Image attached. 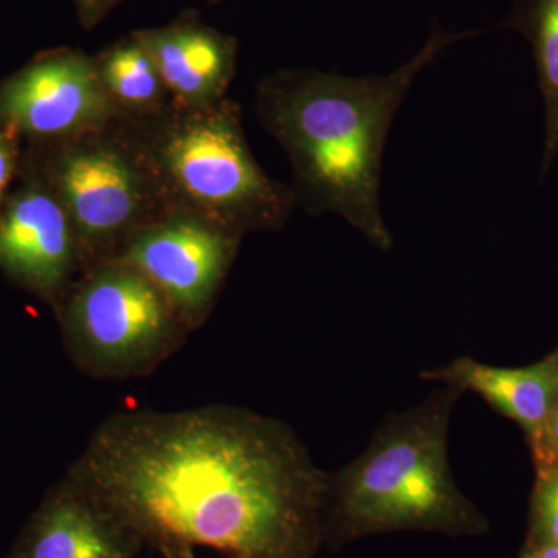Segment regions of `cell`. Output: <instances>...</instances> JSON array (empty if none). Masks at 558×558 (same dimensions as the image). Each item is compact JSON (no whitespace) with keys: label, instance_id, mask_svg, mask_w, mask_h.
<instances>
[{"label":"cell","instance_id":"cell-15","mask_svg":"<svg viewBox=\"0 0 558 558\" xmlns=\"http://www.w3.org/2000/svg\"><path fill=\"white\" fill-rule=\"evenodd\" d=\"M526 545L558 546V464L535 472Z\"/></svg>","mask_w":558,"mask_h":558},{"label":"cell","instance_id":"cell-7","mask_svg":"<svg viewBox=\"0 0 558 558\" xmlns=\"http://www.w3.org/2000/svg\"><path fill=\"white\" fill-rule=\"evenodd\" d=\"M242 238L190 213L170 211L138 230L116 259L142 271L193 332L211 314Z\"/></svg>","mask_w":558,"mask_h":558},{"label":"cell","instance_id":"cell-6","mask_svg":"<svg viewBox=\"0 0 558 558\" xmlns=\"http://www.w3.org/2000/svg\"><path fill=\"white\" fill-rule=\"evenodd\" d=\"M49 145L40 180L68 213L83 274L116 259L138 230L170 213L121 117Z\"/></svg>","mask_w":558,"mask_h":558},{"label":"cell","instance_id":"cell-8","mask_svg":"<svg viewBox=\"0 0 558 558\" xmlns=\"http://www.w3.org/2000/svg\"><path fill=\"white\" fill-rule=\"evenodd\" d=\"M120 117L95 58L83 51H51L0 84V131L14 135L60 142Z\"/></svg>","mask_w":558,"mask_h":558},{"label":"cell","instance_id":"cell-13","mask_svg":"<svg viewBox=\"0 0 558 558\" xmlns=\"http://www.w3.org/2000/svg\"><path fill=\"white\" fill-rule=\"evenodd\" d=\"M523 35L531 44L538 89L545 108L542 180L558 159V0H513L498 25Z\"/></svg>","mask_w":558,"mask_h":558},{"label":"cell","instance_id":"cell-12","mask_svg":"<svg viewBox=\"0 0 558 558\" xmlns=\"http://www.w3.org/2000/svg\"><path fill=\"white\" fill-rule=\"evenodd\" d=\"M421 379L475 392L497 413L515 422L531 438L545 424L558 400L556 357L553 352L539 362L519 368L487 365L459 357L439 368L422 371Z\"/></svg>","mask_w":558,"mask_h":558},{"label":"cell","instance_id":"cell-21","mask_svg":"<svg viewBox=\"0 0 558 558\" xmlns=\"http://www.w3.org/2000/svg\"><path fill=\"white\" fill-rule=\"evenodd\" d=\"M554 357H556V366H557V380H558V348L556 351H553Z\"/></svg>","mask_w":558,"mask_h":558},{"label":"cell","instance_id":"cell-14","mask_svg":"<svg viewBox=\"0 0 558 558\" xmlns=\"http://www.w3.org/2000/svg\"><path fill=\"white\" fill-rule=\"evenodd\" d=\"M95 65L121 117L153 116L172 100L153 58L132 35L102 50L95 57Z\"/></svg>","mask_w":558,"mask_h":558},{"label":"cell","instance_id":"cell-4","mask_svg":"<svg viewBox=\"0 0 558 558\" xmlns=\"http://www.w3.org/2000/svg\"><path fill=\"white\" fill-rule=\"evenodd\" d=\"M121 120L168 211L190 213L241 236L274 233L289 222L292 190L259 167L236 102L171 100L153 116Z\"/></svg>","mask_w":558,"mask_h":558},{"label":"cell","instance_id":"cell-16","mask_svg":"<svg viewBox=\"0 0 558 558\" xmlns=\"http://www.w3.org/2000/svg\"><path fill=\"white\" fill-rule=\"evenodd\" d=\"M535 472L558 464V400L545 424L526 439Z\"/></svg>","mask_w":558,"mask_h":558},{"label":"cell","instance_id":"cell-20","mask_svg":"<svg viewBox=\"0 0 558 558\" xmlns=\"http://www.w3.org/2000/svg\"><path fill=\"white\" fill-rule=\"evenodd\" d=\"M161 558H197L196 550H178V553L165 554Z\"/></svg>","mask_w":558,"mask_h":558},{"label":"cell","instance_id":"cell-5","mask_svg":"<svg viewBox=\"0 0 558 558\" xmlns=\"http://www.w3.org/2000/svg\"><path fill=\"white\" fill-rule=\"evenodd\" d=\"M70 357L86 376H148L185 343L190 330L159 289L120 259L92 267L61 301Z\"/></svg>","mask_w":558,"mask_h":558},{"label":"cell","instance_id":"cell-3","mask_svg":"<svg viewBox=\"0 0 558 558\" xmlns=\"http://www.w3.org/2000/svg\"><path fill=\"white\" fill-rule=\"evenodd\" d=\"M462 395L439 385L417 405L389 416L351 464L329 473L325 546L340 549L396 532L487 534L486 515L450 468L449 428Z\"/></svg>","mask_w":558,"mask_h":558},{"label":"cell","instance_id":"cell-10","mask_svg":"<svg viewBox=\"0 0 558 558\" xmlns=\"http://www.w3.org/2000/svg\"><path fill=\"white\" fill-rule=\"evenodd\" d=\"M159 70L171 98L205 106L226 98L238 64V40L197 20L131 33Z\"/></svg>","mask_w":558,"mask_h":558},{"label":"cell","instance_id":"cell-19","mask_svg":"<svg viewBox=\"0 0 558 558\" xmlns=\"http://www.w3.org/2000/svg\"><path fill=\"white\" fill-rule=\"evenodd\" d=\"M519 558H558V546L554 545H524Z\"/></svg>","mask_w":558,"mask_h":558},{"label":"cell","instance_id":"cell-1","mask_svg":"<svg viewBox=\"0 0 558 558\" xmlns=\"http://www.w3.org/2000/svg\"><path fill=\"white\" fill-rule=\"evenodd\" d=\"M69 481L160 556L317 558L329 473L284 422L208 405L98 425Z\"/></svg>","mask_w":558,"mask_h":558},{"label":"cell","instance_id":"cell-11","mask_svg":"<svg viewBox=\"0 0 558 558\" xmlns=\"http://www.w3.org/2000/svg\"><path fill=\"white\" fill-rule=\"evenodd\" d=\"M142 546L97 499L68 480L38 510L13 558H135Z\"/></svg>","mask_w":558,"mask_h":558},{"label":"cell","instance_id":"cell-2","mask_svg":"<svg viewBox=\"0 0 558 558\" xmlns=\"http://www.w3.org/2000/svg\"><path fill=\"white\" fill-rule=\"evenodd\" d=\"M478 33L436 22L424 46L385 75L281 69L264 76L256 116L288 154L295 204L312 216H339L374 248L389 252L395 238L381 215L380 183L392 121L417 76Z\"/></svg>","mask_w":558,"mask_h":558},{"label":"cell","instance_id":"cell-18","mask_svg":"<svg viewBox=\"0 0 558 558\" xmlns=\"http://www.w3.org/2000/svg\"><path fill=\"white\" fill-rule=\"evenodd\" d=\"M17 163L16 135L0 131V202L5 196Z\"/></svg>","mask_w":558,"mask_h":558},{"label":"cell","instance_id":"cell-17","mask_svg":"<svg viewBox=\"0 0 558 558\" xmlns=\"http://www.w3.org/2000/svg\"><path fill=\"white\" fill-rule=\"evenodd\" d=\"M75 2L76 14L83 28H92L100 25L110 11L119 7L126 0H73Z\"/></svg>","mask_w":558,"mask_h":558},{"label":"cell","instance_id":"cell-22","mask_svg":"<svg viewBox=\"0 0 558 558\" xmlns=\"http://www.w3.org/2000/svg\"><path fill=\"white\" fill-rule=\"evenodd\" d=\"M208 2H218V0H208Z\"/></svg>","mask_w":558,"mask_h":558},{"label":"cell","instance_id":"cell-9","mask_svg":"<svg viewBox=\"0 0 558 558\" xmlns=\"http://www.w3.org/2000/svg\"><path fill=\"white\" fill-rule=\"evenodd\" d=\"M0 267L50 301L83 275L78 242L61 202L43 180L17 191L0 213Z\"/></svg>","mask_w":558,"mask_h":558}]
</instances>
